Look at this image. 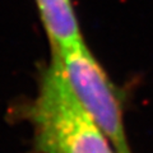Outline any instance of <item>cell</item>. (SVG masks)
I'll return each instance as SVG.
<instances>
[{
  "label": "cell",
  "mask_w": 153,
  "mask_h": 153,
  "mask_svg": "<svg viewBox=\"0 0 153 153\" xmlns=\"http://www.w3.org/2000/svg\"><path fill=\"white\" fill-rule=\"evenodd\" d=\"M25 114L38 153H119L52 61L42 73L37 94Z\"/></svg>",
  "instance_id": "obj_1"
},
{
  "label": "cell",
  "mask_w": 153,
  "mask_h": 153,
  "mask_svg": "<svg viewBox=\"0 0 153 153\" xmlns=\"http://www.w3.org/2000/svg\"><path fill=\"white\" fill-rule=\"evenodd\" d=\"M51 61L65 78L82 107L102 129L119 153H131L124 121L121 92L89 51L84 40L51 50Z\"/></svg>",
  "instance_id": "obj_2"
},
{
  "label": "cell",
  "mask_w": 153,
  "mask_h": 153,
  "mask_svg": "<svg viewBox=\"0 0 153 153\" xmlns=\"http://www.w3.org/2000/svg\"><path fill=\"white\" fill-rule=\"evenodd\" d=\"M51 50H59L83 41L71 0H35Z\"/></svg>",
  "instance_id": "obj_3"
}]
</instances>
